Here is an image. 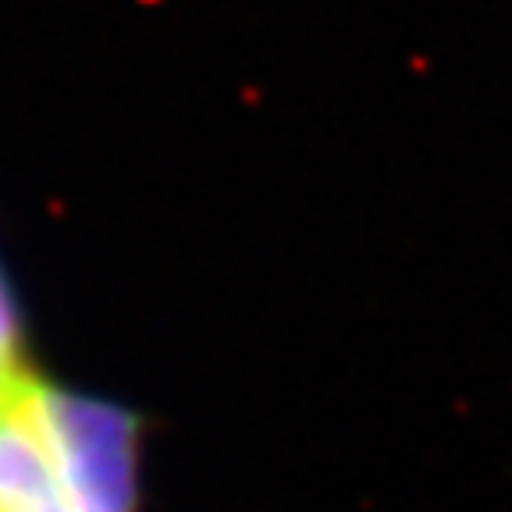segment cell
Listing matches in <instances>:
<instances>
[{
    "label": "cell",
    "mask_w": 512,
    "mask_h": 512,
    "mask_svg": "<svg viewBox=\"0 0 512 512\" xmlns=\"http://www.w3.org/2000/svg\"><path fill=\"white\" fill-rule=\"evenodd\" d=\"M0 512H139V420L32 370L0 388Z\"/></svg>",
    "instance_id": "1"
},
{
    "label": "cell",
    "mask_w": 512,
    "mask_h": 512,
    "mask_svg": "<svg viewBox=\"0 0 512 512\" xmlns=\"http://www.w3.org/2000/svg\"><path fill=\"white\" fill-rule=\"evenodd\" d=\"M25 374H29V363H25L22 324H18L15 299H11L8 285L0 278V388H8Z\"/></svg>",
    "instance_id": "2"
}]
</instances>
